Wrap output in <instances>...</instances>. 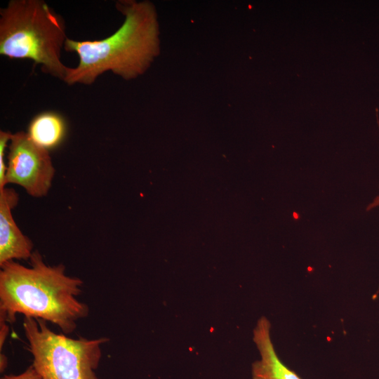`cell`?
Masks as SVG:
<instances>
[{
    "label": "cell",
    "mask_w": 379,
    "mask_h": 379,
    "mask_svg": "<svg viewBox=\"0 0 379 379\" xmlns=\"http://www.w3.org/2000/svg\"><path fill=\"white\" fill-rule=\"evenodd\" d=\"M27 133L35 144L50 151L64 141L67 134V123L60 114L45 111L32 118Z\"/></svg>",
    "instance_id": "obj_8"
},
{
    "label": "cell",
    "mask_w": 379,
    "mask_h": 379,
    "mask_svg": "<svg viewBox=\"0 0 379 379\" xmlns=\"http://www.w3.org/2000/svg\"><path fill=\"white\" fill-rule=\"evenodd\" d=\"M5 186H21L34 197L46 196L55 175L49 151L35 144L27 132L13 133L9 145Z\"/></svg>",
    "instance_id": "obj_5"
},
{
    "label": "cell",
    "mask_w": 379,
    "mask_h": 379,
    "mask_svg": "<svg viewBox=\"0 0 379 379\" xmlns=\"http://www.w3.org/2000/svg\"><path fill=\"white\" fill-rule=\"evenodd\" d=\"M115 5L125 20L112 34L99 40L67 39L64 49L76 53L79 63L68 68L65 83L91 85L108 71L133 79L142 74L157 54L158 25L152 4L119 1Z\"/></svg>",
    "instance_id": "obj_2"
},
{
    "label": "cell",
    "mask_w": 379,
    "mask_h": 379,
    "mask_svg": "<svg viewBox=\"0 0 379 379\" xmlns=\"http://www.w3.org/2000/svg\"><path fill=\"white\" fill-rule=\"evenodd\" d=\"M0 379H41V377L34 367L31 365L20 374L4 375Z\"/></svg>",
    "instance_id": "obj_10"
},
{
    "label": "cell",
    "mask_w": 379,
    "mask_h": 379,
    "mask_svg": "<svg viewBox=\"0 0 379 379\" xmlns=\"http://www.w3.org/2000/svg\"><path fill=\"white\" fill-rule=\"evenodd\" d=\"M379 207V194L377 195L373 201L368 204L366 208V211H371V210Z\"/></svg>",
    "instance_id": "obj_12"
},
{
    "label": "cell",
    "mask_w": 379,
    "mask_h": 379,
    "mask_svg": "<svg viewBox=\"0 0 379 379\" xmlns=\"http://www.w3.org/2000/svg\"><path fill=\"white\" fill-rule=\"evenodd\" d=\"M46 322L25 317L22 324L32 365L41 379H98L101 346L109 339L71 338L53 332Z\"/></svg>",
    "instance_id": "obj_4"
},
{
    "label": "cell",
    "mask_w": 379,
    "mask_h": 379,
    "mask_svg": "<svg viewBox=\"0 0 379 379\" xmlns=\"http://www.w3.org/2000/svg\"><path fill=\"white\" fill-rule=\"evenodd\" d=\"M29 261V267L15 260L0 265V317L12 324L22 314L73 333L89 314L88 305L77 299L83 281L68 276L62 264L47 265L38 251Z\"/></svg>",
    "instance_id": "obj_1"
},
{
    "label": "cell",
    "mask_w": 379,
    "mask_h": 379,
    "mask_svg": "<svg viewBox=\"0 0 379 379\" xmlns=\"http://www.w3.org/2000/svg\"><path fill=\"white\" fill-rule=\"evenodd\" d=\"M8 366V359L2 353H0V371L4 372Z\"/></svg>",
    "instance_id": "obj_13"
},
{
    "label": "cell",
    "mask_w": 379,
    "mask_h": 379,
    "mask_svg": "<svg viewBox=\"0 0 379 379\" xmlns=\"http://www.w3.org/2000/svg\"><path fill=\"white\" fill-rule=\"evenodd\" d=\"M13 133L10 131H0V189L5 186L7 165L5 162L6 149L8 147Z\"/></svg>",
    "instance_id": "obj_9"
},
{
    "label": "cell",
    "mask_w": 379,
    "mask_h": 379,
    "mask_svg": "<svg viewBox=\"0 0 379 379\" xmlns=\"http://www.w3.org/2000/svg\"><path fill=\"white\" fill-rule=\"evenodd\" d=\"M67 37L63 18L43 0H10L0 9V55L25 59L64 81L61 60Z\"/></svg>",
    "instance_id": "obj_3"
},
{
    "label": "cell",
    "mask_w": 379,
    "mask_h": 379,
    "mask_svg": "<svg viewBox=\"0 0 379 379\" xmlns=\"http://www.w3.org/2000/svg\"><path fill=\"white\" fill-rule=\"evenodd\" d=\"M253 340L260 354L252 364L253 379H302L279 357L271 338V324L265 317L258 320Z\"/></svg>",
    "instance_id": "obj_7"
},
{
    "label": "cell",
    "mask_w": 379,
    "mask_h": 379,
    "mask_svg": "<svg viewBox=\"0 0 379 379\" xmlns=\"http://www.w3.org/2000/svg\"><path fill=\"white\" fill-rule=\"evenodd\" d=\"M7 321L3 317H0V351L2 350V347L5 343L6 338L9 332V327L7 325Z\"/></svg>",
    "instance_id": "obj_11"
},
{
    "label": "cell",
    "mask_w": 379,
    "mask_h": 379,
    "mask_svg": "<svg viewBox=\"0 0 379 379\" xmlns=\"http://www.w3.org/2000/svg\"><path fill=\"white\" fill-rule=\"evenodd\" d=\"M19 195L12 188L0 189V265L15 260H29L33 243L18 227L12 215Z\"/></svg>",
    "instance_id": "obj_6"
}]
</instances>
